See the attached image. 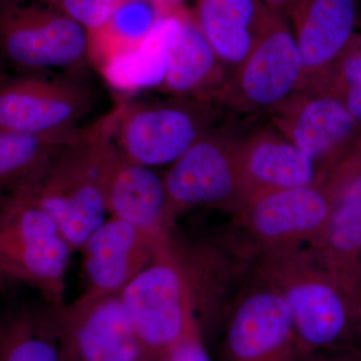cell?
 Segmentation results:
<instances>
[{
	"label": "cell",
	"instance_id": "cell-27",
	"mask_svg": "<svg viewBox=\"0 0 361 361\" xmlns=\"http://www.w3.org/2000/svg\"><path fill=\"white\" fill-rule=\"evenodd\" d=\"M166 358L168 361H212L204 343L203 332L199 322L171 349Z\"/></svg>",
	"mask_w": 361,
	"mask_h": 361
},
{
	"label": "cell",
	"instance_id": "cell-8",
	"mask_svg": "<svg viewBox=\"0 0 361 361\" xmlns=\"http://www.w3.org/2000/svg\"><path fill=\"white\" fill-rule=\"evenodd\" d=\"M94 99L87 75L6 71L0 77V132L49 135L78 129Z\"/></svg>",
	"mask_w": 361,
	"mask_h": 361
},
{
	"label": "cell",
	"instance_id": "cell-14",
	"mask_svg": "<svg viewBox=\"0 0 361 361\" xmlns=\"http://www.w3.org/2000/svg\"><path fill=\"white\" fill-rule=\"evenodd\" d=\"M319 183L329 195L331 213L324 231L308 248L355 301L361 261V142Z\"/></svg>",
	"mask_w": 361,
	"mask_h": 361
},
{
	"label": "cell",
	"instance_id": "cell-5",
	"mask_svg": "<svg viewBox=\"0 0 361 361\" xmlns=\"http://www.w3.org/2000/svg\"><path fill=\"white\" fill-rule=\"evenodd\" d=\"M0 61L11 73L87 75L89 35L47 0H0Z\"/></svg>",
	"mask_w": 361,
	"mask_h": 361
},
{
	"label": "cell",
	"instance_id": "cell-22",
	"mask_svg": "<svg viewBox=\"0 0 361 361\" xmlns=\"http://www.w3.org/2000/svg\"><path fill=\"white\" fill-rule=\"evenodd\" d=\"M177 13L161 0H123L108 23L89 35L90 63L110 65L137 51L166 18Z\"/></svg>",
	"mask_w": 361,
	"mask_h": 361
},
{
	"label": "cell",
	"instance_id": "cell-29",
	"mask_svg": "<svg viewBox=\"0 0 361 361\" xmlns=\"http://www.w3.org/2000/svg\"><path fill=\"white\" fill-rule=\"evenodd\" d=\"M260 1L272 13L289 20V16L295 0H260Z\"/></svg>",
	"mask_w": 361,
	"mask_h": 361
},
{
	"label": "cell",
	"instance_id": "cell-10",
	"mask_svg": "<svg viewBox=\"0 0 361 361\" xmlns=\"http://www.w3.org/2000/svg\"><path fill=\"white\" fill-rule=\"evenodd\" d=\"M171 237L121 292L137 336L152 357L167 355L199 322Z\"/></svg>",
	"mask_w": 361,
	"mask_h": 361
},
{
	"label": "cell",
	"instance_id": "cell-35",
	"mask_svg": "<svg viewBox=\"0 0 361 361\" xmlns=\"http://www.w3.org/2000/svg\"><path fill=\"white\" fill-rule=\"evenodd\" d=\"M358 44H360V49L361 52V35H358Z\"/></svg>",
	"mask_w": 361,
	"mask_h": 361
},
{
	"label": "cell",
	"instance_id": "cell-6",
	"mask_svg": "<svg viewBox=\"0 0 361 361\" xmlns=\"http://www.w3.org/2000/svg\"><path fill=\"white\" fill-rule=\"evenodd\" d=\"M302 63L288 20L271 13L257 42L226 80L215 104L232 118L269 116L300 90Z\"/></svg>",
	"mask_w": 361,
	"mask_h": 361
},
{
	"label": "cell",
	"instance_id": "cell-28",
	"mask_svg": "<svg viewBox=\"0 0 361 361\" xmlns=\"http://www.w3.org/2000/svg\"><path fill=\"white\" fill-rule=\"evenodd\" d=\"M307 361H361V348L353 346L317 353L311 356Z\"/></svg>",
	"mask_w": 361,
	"mask_h": 361
},
{
	"label": "cell",
	"instance_id": "cell-34",
	"mask_svg": "<svg viewBox=\"0 0 361 361\" xmlns=\"http://www.w3.org/2000/svg\"><path fill=\"white\" fill-rule=\"evenodd\" d=\"M149 361H168L167 358H166V356H161V357H155L153 358V360H151Z\"/></svg>",
	"mask_w": 361,
	"mask_h": 361
},
{
	"label": "cell",
	"instance_id": "cell-25",
	"mask_svg": "<svg viewBox=\"0 0 361 361\" xmlns=\"http://www.w3.org/2000/svg\"><path fill=\"white\" fill-rule=\"evenodd\" d=\"M322 89L338 97L361 129V52L356 35Z\"/></svg>",
	"mask_w": 361,
	"mask_h": 361
},
{
	"label": "cell",
	"instance_id": "cell-7",
	"mask_svg": "<svg viewBox=\"0 0 361 361\" xmlns=\"http://www.w3.org/2000/svg\"><path fill=\"white\" fill-rule=\"evenodd\" d=\"M244 128L230 118L169 166L163 178L174 224L192 209L213 208L234 215L243 207L237 153Z\"/></svg>",
	"mask_w": 361,
	"mask_h": 361
},
{
	"label": "cell",
	"instance_id": "cell-26",
	"mask_svg": "<svg viewBox=\"0 0 361 361\" xmlns=\"http://www.w3.org/2000/svg\"><path fill=\"white\" fill-rule=\"evenodd\" d=\"M71 20L92 35L101 30L123 0H47Z\"/></svg>",
	"mask_w": 361,
	"mask_h": 361
},
{
	"label": "cell",
	"instance_id": "cell-4",
	"mask_svg": "<svg viewBox=\"0 0 361 361\" xmlns=\"http://www.w3.org/2000/svg\"><path fill=\"white\" fill-rule=\"evenodd\" d=\"M219 106L166 96L118 104L113 140L127 160L151 168L170 166L231 116Z\"/></svg>",
	"mask_w": 361,
	"mask_h": 361
},
{
	"label": "cell",
	"instance_id": "cell-20",
	"mask_svg": "<svg viewBox=\"0 0 361 361\" xmlns=\"http://www.w3.org/2000/svg\"><path fill=\"white\" fill-rule=\"evenodd\" d=\"M106 202L111 217L156 238L172 235L175 224L163 175L155 168L127 160L118 149L106 180Z\"/></svg>",
	"mask_w": 361,
	"mask_h": 361
},
{
	"label": "cell",
	"instance_id": "cell-23",
	"mask_svg": "<svg viewBox=\"0 0 361 361\" xmlns=\"http://www.w3.org/2000/svg\"><path fill=\"white\" fill-rule=\"evenodd\" d=\"M0 361H63L49 307L0 315Z\"/></svg>",
	"mask_w": 361,
	"mask_h": 361
},
{
	"label": "cell",
	"instance_id": "cell-19",
	"mask_svg": "<svg viewBox=\"0 0 361 361\" xmlns=\"http://www.w3.org/2000/svg\"><path fill=\"white\" fill-rule=\"evenodd\" d=\"M237 158L245 203L266 192L319 182L314 161L270 123L245 126Z\"/></svg>",
	"mask_w": 361,
	"mask_h": 361
},
{
	"label": "cell",
	"instance_id": "cell-30",
	"mask_svg": "<svg viewBox=\"0 0 361 361\" xmlns=\"http://www.w3.org/2000/svg\"><path fill=\"white\" fill-rule=\"evenodd\" d=\"M356 325H357V345L361 348V261L356 279L355 293Z\"/></svg>",
	"mask_w": 361,
	"mask_h": 361
},
{
	"label": "cell",
	"instance_id": "cell-18",
	"mask_svg": "<svg viewBox=\"0 0 361 361\" xmlns=\"http://www.w3.org/2000/svg\"><path fill=\"white\" fill-rule=\"evenodd\" d=\"M165 54L155 89L166 96L215 104L228 75L188 6L169 18Z\"/></svg>",
	"mask_w": 361,
	"mask_h": 361
},
{
	"label": "cell",
	"instance_id": "cell-12",
	"mask_svg": "<svg viewBox=\"0 0 361 361\" xmlns=\"http://www.w3.org/2000/svg\"><path fill=\"white\" fill-rule=\"evenodd\" d=\"M63 361H149L121 294L49 305Z\"/></svg>",
	"mask_w": 361,
	"mask_h": 361
},
{
	"label": "cell",
	"instance_id": "cell-2",
	"mask_svg": "<svg viewBox=\"0 0 361 361\" xmlns=\"http://www.w3.org/2000/svg\"><path fill=\"white\" fill-rule=\"evenodd\" d=\"M250 267L284 299L308 355L358 346L355 301L308 247L259 254Z\"/></svg>",
	"mask_w": 361,
	"mask_h": 361
},
{
	"label": "cell",
	"instance_id": "cell-11",
	"mask_svg": "<svg viewBox=\"0 0 361 361\" xmlns=\"http://www.w3.org/2000/svg\"><path fill=\"white\" fill-rule=\"evenodd\" d=\"M220 361H307L279 292L251 274L224 318Z\"/></svg>",
	"mask_w": 361,
	"mask_h": 361
},
{
	"label": "cell",
	"instance_id": "cell-24",
	"mask_svg": "<svg viewBox=\"0 0 361 361\" xmlns=\"http://www.w3.org/2000/svg\"><path fill=\"white\" fill-rule=\"evenodd\" d=\"M80 130L49 135L0 132V193L37 179L54 154Z\"/></svg>",
	"mask_w": 361,
	"mask_h": 361
},
{
	"label": "cell",
	"instance_id": "cell-21",
	"mask_svg": "<svg viewBox=\"0 0 361 361\" xmlns=\"http://www.w3.org/2000/svg\"><path fill=\"white\" fill-rule=\"evenodd\" d=\"M191 9L228 78L253 49L272 13L260 0H194Z\"/></svg>",
	"mask_w": 361,
	"mask_h": 361
},
{
	"label": "cell",
	"instance_id": "cell-31",
	"mask_svg": "<svg viewBox=\"0 0 361 361\" xmlns=\"http://www.w3.org/2000/svg\"><path fill=\"white\" fill-rule=\"evenodd\" d=\"M161 1L174 11H180V9L187 7L185 0H161Z\"/></svg>",
	"mask_w": 361,
	"mask_h": 361
},
{
	"label": "cell",
	"instance_id": "cell-9",
	"mask_svg": "<svg viewBox=\"0 0 361 361\" xmlns=\"http://www.w3.org/2000/svg\"><path fill=\"white\" fill-rule=\"evenodd\" d=\"M331 200L322 183L252 197L233 215L234 237L248 257L312 245L324 231Z\"/></svg>",
	"mask_w": 361,
	"mask_h": 361
},
{
	"label": "cell",
	"instance_id": "cell-1",
	"mask_svg": "<svg viewBox=\"0 0 361 361\" xmlns=\"http://www.w3.org/2000/svg\"><path fill=\"white\" fill-rule=\"evenodd\" d=\"M118 104L54 154L37 179L23 185L56 221L73 250L106 220V189L116 154Z\"/></svg>",
	"mask_w": 361,
	"mask_h": 361
},
{
	"label": "cell",
	"instance_id": "cell-15",
	"mask_svg": "<svg viewBox=\"0 0 361 361\" xmlns=\"http://www.w3.org/2000/svg\"><path fill=\"white\" fill-rule=\"evenodd\" d=\"M289 20L302 63L299 92L322 89L355 39L357 0H295Z\"/></svg>",
	"mask_w": 361,
	"mask_h": 361
},
{
	"label": "cell",
	"instance_id": "cell-13",
	"mask_svg": "<svg viewBox=\"0 0 361 361\" xmlns=\"http://www.w3.org/2000/svg\"><path fill=\"white\" fill-rule=\"evenodd\" d=\"M269 123L314 161L319 180L361 142V129L327 90H300L269 116Z\"/></svg>",
	"mask_w": 361,
	"mask_h": 361
},
{
	"label": "cell",
	"instance_id": "cell-16",
	"mask_svg": "<svg viewBox=\"0 0 361 361\" xmlns=\"http://www.w3.org/2000/svg\"><path fill=\"white\" fill-rule=\"evenodd\" d=\"M170 237L149 236L113 217L104 221L80 249L84 256L85 283L80 297L94 299L121 294Z\"/></svg>",
	"mask_w": 361,
	"mask_h": 361
},
{
	"label": "cell",
	"instance_id": "cell-3",
	"mask_svg": "<svg viewBox=\"0 0 361 361\" xmlns=\"http://www.w3.org/2000/svg\"><path fill=\"white\" fill-rule=\"evenodd\" d=\"M73 248L56 221L25 186L0 196V264L11 280L39 290L49 305L65 303Z\"/></svg>",
	"mask_w": 361,
	"mask_h": 361
},
{
	"label": "cell",
	"instance_id": "cell-32",
	"mask_svg": "<svg viewBox=\"0 0 361 361\" xmlns=\"http://www.w3.org/2000/svg\"><path fill=\"white\" fill-rule=\"evenodd\" d=\"M9 281H11V278L8 277V275L6 274V271L4 270L1 264H0V289L6 288Z\"/></svg>",
	"mask_w": 361,
	"mask_h": 361
},
{
	"label": "cell",
	"instance_id": "cell-17",
	"mask_svg": "<svg viewBox=\"0 0 361 361\" xmlns=\"http://www.w3.org/2000/svg\"><path fill=\"white\" fill-rule=\"evenodd\" d=\"M173 251L186 280L199 324L225 318L240 291L238 281L251 273L250 260L237 242L184 245L171 238Z\"/></svg>",
	"mask_w": 361,
	"mask_h": 361
},
{
	"label": "cell",
	"instance_id": "cell-33",
	"mask_svg": "<svg viewBox=\"0 0 361 361\" xmlns=\"http://www.w3.org/2000/svg\"><path fill=\"white\" fill-rule=\"evenodd\" d=\"M6 68H4V66L2 65L1 61H0V77H1L4 73H6Z\"/></svg>",
	"mask_w": 361,
	"mask_h": 361
}]
</instances>
